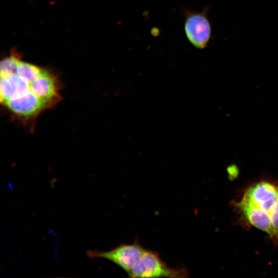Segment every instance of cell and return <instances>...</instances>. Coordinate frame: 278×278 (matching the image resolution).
Masks as SVG:
<instances>
[{"instance_id": "6da1fadb", "label": "cell", "mask_w": 278, "mask_h": 278, "mask_svg": "<svg viewBox=\"0 0 278 278\" xmlns=\"http://www.w3.org/2000/svg\"><path fill=\"white\" fill-rule=\"evenodd\" d=\"M0 100L11 117L32 132L38 117L62 100V84L53 72L20 60L1 71Z\"/></svg>"}, {"instance_id": "7a4b0ae2", "label": "cell", "mask_w": 278, "mask_h": 278, "mask_svg": "<svg viewBox=\"0 0 278 278\" xmlns=\"http://www.w3.org/2000/svg\"><path fill=\"white\" fill-rule=\"evenodd\" d=\"M127 274L129 277L133 278L189 276V272L186 267H170L157 251L148 249Z\"/></svg>"}, {"instance_id": "3957f363", "label": "cell", "mask_w": 278, "mask_h": 278, "mask_svg": "<svg viewBox=\"0 0 278 278\" xmlns=\"http://www.w3.org/2000/svg\"><path fill=\"white\" fill-rule=\"evenodd\" d=\"M146 250L136 239L133 244L123 243L109 251L88 250L86 255L91 258L108 259L128 273L141 259Z\"/></svg>"}, {"instance_id": "277c9868", "label": "cell", "mask_w": 278, "mask_h": 278, "mask_svg": "<svg viewBox=\"0 0 278 278\" xmlns=\"http://www.w3.org/2000/svg\"><path fill=\"white\" fill-rule=\"evenodd\" d=\"M207 8L200 12L187 14L184 24L186 36L190 43L198 49L207 46L212 36V27L207 16Z\"/></svg>"}, {"instance_id": "5b68a950", "label": "cell", "mask_w": 278, "mask_h": 278, "mask_svg": "<svg viewBox=\"0 0 278 278\" xmlns=\"http://www.w3.org/2000/svg\"><path fill=\"white\" fill-rule=\"evenodd\" d=\"M278 199V184L268 181H261L245 192L240 201L256 207L268 214Z\"/></svg>"}, {"instance_id": "8992f818", "label": "cell", "mask_w": 278, "mask_h": 278, "mask_svg": "<svg viewBox=\"0 0 278 278\" xmlns=\"http://www.w3.org/2000/svg\"><path fill=\"white\" fill-rule=\"evenodd\" d=\"M243 216L252 225L267 233L273 238L270 218L264 211L240 201L237 204Z\"/></svg>"}, {"instance_id": "52a82bcc", "label": "cell", "mask_w": 278, "mask_h": 278, "mask_svg": "<svg viewBox=\"0 0 278 278\" xmlns=\"http://www.w3.org/2000/svg\"><path fill=\"white\" fill-rule=\"evenodd\" d=\"M270 218L273 233L272 239L278 242V199L272 206Z\"/></svg>"}]
</instances>
